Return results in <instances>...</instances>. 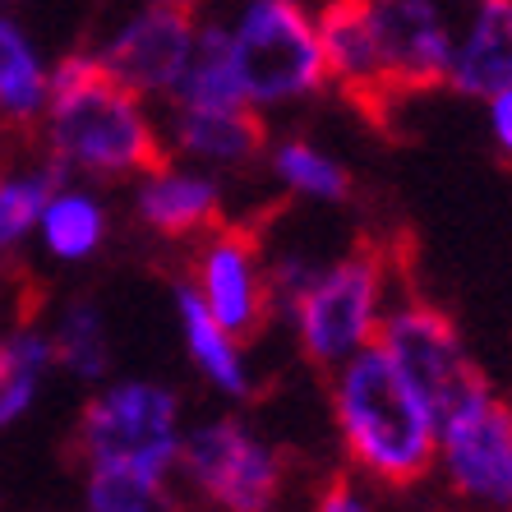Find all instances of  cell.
Here are the masks:
<instances>
[{
    "instance_id": "cell-1",
    "label": "cell",
    "mask_w": 512,
    "mask_h": 512,
    "mask_svg": "<svg viewBox=\"0 0 512 512\" xmlns=\"http://www.w3.org/2000/svg\"><path fill=\"white\" fill-rule=\"evenodd\" d=\"M42 143L65 171L97 180L148 176L171 157L167 130L148 116L143 97L120 84L93 51L65 56L51 70Z\"/></svg>"
},
{
    "instance_id": "cell-2",
    "label": "cell",
    "mask_w": 512,
    "mask_h": 512,
    "mask_svg": "<svg viewBox=\"0 0 512 512\" xmlns=\"http://www.w3.org/2000/svg\"><path fill=\"white\" fill-rule=\"evenodd\" d=\"M333 416L356 471L388 489L420 485L439 457L434 411L379 342L333 370Z\"/></svg>"
},
{
    "instance_id": "cell-3",
    "label": "cell",
    "mask_w": 512,
    "mask_h": 512,
    "mask_svg": "<svg viewBox=\"0 0 512 512\" xmlns=\"http://www.w3.org/2000/svg\"><path fill=\"white\" fill-rule=\"evenodd\" d=\"M227 33L250 107H282L328 84L319 24L300 0H245Z\"/></svg>"
},
{
    "instance_id": "cell-4",
    "label": "cell",
    "mask_w": 512,
    "mask_h": 512,
    "mask_svg": "<svg viewBox=\"0 0 512 512\" xmlns=\"http://www.w3.org/2000/svg\"><path fill=\"white\" fill-rule=\"evenodd\" d=\"M383 314H388V259L374 245H360L319 268V277L305 286V296L286 319L296 323L300 351L319 370H337L379 337Z\"/></svg>"
},
{
    "instance_id": "cell-5",
    "label": "cell",
    "mask_w": 512,
    "mask_h": 512,
    "mask_svg": "<svg viewBox=\"0 0 512 512\" xmlns=\"http://www.w3.org/2000/svg\"><path fill=\"white\" fill-rule=\"evenodd\" d=\"M74 443L84 466H130L143 476L171 480L180 457V402L162 383H107L84 406Z\"/></svg>"
},
{
    "instance_id": "cell-6",
    "label": "cell",
    "mask_w": 512,
    "mask_h": 512,
    "mask_svg": "<svg viewBox=\"0 0 512 512\" xmlns=\"http://www.w3.org/2000/svg\"><path fill=\"white\" fill-rule=\"evenodd\" d=\"M443 476L457 499L489 512L512 508V406L480 374L439 416Z\"/></svg>"
},
{
    "instance_id": "cell-7",
    "label": "cell",
    "mask_w": 512,
    "mask_h": 512,
    "mask_svg": "<svg viewBox=\"0 0 512 512\" xmlns=\"http://www.w3.org/2000/svg\"><path fill=\"white\" fill-rule=\"evenodd\" d=\"M176 471L217 512H273L282 494V457L250 425L222 416L180 434Z\"/></svg>"
},
{
    "instance_id": "cell-8",
    "label": "cell",
    "mask_w": 512,
    "mask_h": 512,
    "mask_svg": "<svg viewBox=\"0 0 512 512\" xmlns=\"http://www.w3.org/2000/svg\"><path fill=\"white\" fill-rule=\"evenodd\" d=\"M374 342L388 351V360L402 370V379L425 397V406L434 411V425L480 379V370L466 356L457 323L443 310L425 305V300H406V305L383 314Z\"/></svg>"
},
{
    "instance_id": "cell-9",
    "label": "cell",
    "mask_w": 512,
    "mask_h": 512,
    "mask_svg": "<svg viewBox=\"0 0 512 512\" xmlns=\"http://www.w3.org/2000/svg\"><path fill=\"white\" fill-rule=\"evenodd\" d=\"M194 291L213 319L231 337L250 342L273 319V296H268V263L254 231L245 227H213L194 250Z\"/></svg>"
},
{
    "instance_id": "cell-10",
    "label": "cell",
    "mask_w": 512,
    "mask_h": 512,
    "mask_svg": "<svg viewBox=\"0 0 512 512\" xmlns=\"http://www.w3.org/2000/svg\"><path fill=\"white\" fill-rule=\"evenodd\" d=\"M199 42V19L171 5H143L93 51L139 97H171L185 60Z\"/></svg>"
},
{
    "instance_id": "cell-11",
    "label": "cell",
    "mask_w": 512,
    "mask_h": 512,
    "mask_svg": "<svg viewBox=\"0 0 512 512\" xmlns=\"http://www.w3.org/2000/svg\"><path fill=\"white\" fill-rule=\"evenodd\" d=\"M370 24L397 102L448 79L457 33L439 0H370Z\"/></svg>"
},
{
    "instance_id": "cell-12",
    "label": "cell",
    "mask_w": 512,
    "mask_h": 512,
    "mask_svg": "<svg viewBox=\"0 0 512 512\" xmlns=\"http://www.w3.org/2000/svg\"><path fill=\"white\" fill-rule=\"evenodd\" d=\"M314 24H319L328 79L342 88L346 102H356L365 116L379 120L397 102V93L370 24V0H328Z\"/></svg>"
},
{
    "instance_id": "cell-13",
    "label": "cell",
    "mask_w": 512,
    "mask_h": 512,
    "mask_svg": "<svg viewBox=\"0 0 512 512\" xmlns=\"http://www.w3.org/2000/svg\"><path fill=\"white\" fill-rule=\"evenodd\" d=\"M134 217L162 240H194L222 227V180L199 167H153L139 176Z\"/></svg>"
},
{
    "instance_id": "cell-14",
    "label": "cell",
    "mask_w": 512,
    "mask_h": 512,
    "mask_svg": "<svg viewBox=\"0 0 512 512\" xmlns=\"http://www.w3.org/2000/svg\"><path fill=\"white\" fill-rule=\"evenodd\" d=\"M462 97H494L512 88V0H476V14L453 42L448 79Z\"/></svg>"
},
{
    "instance_id": "cell-15",
    "label": "cell",
    "mask_w": 512,
    "mask_h": 512,
    "mask_svg": "<svg viewBox=\"0 0 512 512\" xmlns=\"http://www.w3.org/2000/svg\"><path fill=\"white\" fill-rule=\"evenodd\" d=\"M171 153H185L190 162L208 167H250L268 148V125L259 107H217V111H185L171 107L167 120Z\"/></svg>"
},
{
    "instance_id": "cell-16",
    "label": "cell",
    "mask_w": 512,
    "mask_h": 512,
    "mask_svg": "<svg viewBox=\"0 0 512 512\" xmlns=\"http://www.w3.org/2000/svg\"><path fill=\"white\" fill-rule=\"evenodd\" d=\"M176 314L180 333H185V351L199 365V374L213 383L217 393L245 397L250 393V365H245V342L231 337L222 323L213 319V310L203 305V296L194 291V282L176 286Z\"/></svg>"
},
{
    "instance_id": "cell-17",
    "label": "cell",
    "mask_w": 512,
    "mask_h": 512,
    "mask_svg": "<svg viewBox=\"0 0 512 512\" xmlns=\"http://www.w3.org/2000/svg\"><path fill=\"white\" fill-rule=\"evenodd\" d=\"M171 107L185 111H217V107H250L245 84H240L236 56H231V33L217 24H199V42H194L185 70H180L176 88L167 97Z\"/></svg>"
},
{
    "instance_id": "cell-18",
    "label": "cell",
    "mask_w": 512,
    "mask_h": 512,
    "mask_svg": "<svg viewBox=\"0 0 512 512\" xmlns=\"http://www.w3.org/2000/svg\"><path fill=\"white\" fill-rule=\"evenodd\" d=\"M47 97L51 70L42 65L24 28L0 14V125H10V130L42 125Z\"/></svg>"
},
{
    "instance_id": "cell-19",
    "label": "cell",
    "mask_w": 512,
    "mask_h": 512,
    "mask_svg": "<svg viewBox=\"0 0 512 512\" xmlns=\"http://www.w3.org/2000/svg\"><path fill=\"white\" fill-rule=\"evenodd\" d=\"M51 365H56V342L37 323H19L10 333H0V429L28 416Z\"/></svg>"
},
{
    "instance_id": "cell-20",
    "label": "cell",
    "mask_w": 512,
    "mask_h": 512,
    "mask_svg": "<svg viewBox=\"0 0 512 512\" xmlns=\"http://www.w3.org/2000/svg\"><path fill=\"white\" fill-rule=\"evenodd\" d=\"M70 171L60 167L56 157H42L37 167H14L0 171V254L19 250L42 222L47 199L65 185Z\"/></svg>"
},
{
    "instance_id": "cell-21",
    "label": "cell",
    "mask_w": 512,
    "mask_h": 512,
    "mask_svg": "<svg viewBox=\"0 0 512 512\" xmlns=\"http://www.w3.org/2000/svg\"><path fill=\"white\" fill-rule=\"evenodd\" d=\"M37 231H42V245H47L56 259L79 263V259H88V254H97V245L107 240V213H102V203H97L93 194L74 190L70 180H65L47 199V208H42Z\"/></svg>"
},
{
    "instance_id": "cell-22",
    "label": "cell",
    "mask_w": 512,
    "mask_h": 512,
    "mask_svg": "<svg viewBox=\"0 0 512 512\" xmlns=\"http://www.w3.org/2000/svg\"><path fill=\"white\" fill-rule=\"evenodd\" d=\"M56 342V365H65L79 379H102L111 370V342H107V319L97 310V300L79 296L60 310V323L51 328Z\"/></svg>"
},
{
    "instance_id": "cell-23",
    "label": "cell",
    "mask_w": 512,
    "mask_h": 512,
    "mask_svg": "<svg viewBox=\"0 0 512 512\" xmlns=\"http://www.w3.org/2000/svg\"><path fill=\"white\" fill-rule=\"evenodd\" d=\"M273 176L282 180L296 199H314V203H342L351 194V176L337 157H328L323 148L305 139H286L273 148Z\"/></svg>"
},
{
    "instance_id": "cell-24",
    "label": "cell",
    "mask_w": 512,
    "mask_h": 512,
    "mask_svg": "<svg viewBox=\"0 0 512 512\" xmlns=\"http://www.w3.org/2000/svg\"><path fill=\"white\" fill-rule=\"evenodd\" d=\"M84 512H171V485L130 466H88Z\"/></svg>"
},
{
    "instance_id": "cell-25",
    "label": "cell",
    "mask_w": 512,
    "mask_h": 512,
    "mask_svg": "<svg viewBox=\"0 0 512 512\" xmlns=\"http://www.w3.org/2000/svg\"><path fill=\"white\" fill-rule=\"evenodd\" d=\"M314 512H374V508L365 503V494H360L351 480H328V485L319 489Z\"/></svg>"
},
{
    "instance_id": "cell-26",
    "label": "cell",
    "mask_w": 512,
    "mask_h": 512,
    "mask_svg": "<svg viewBox=\"0 0 512 512\" xmlns=\"http://www.w3.org/2000/svg\"><path fill=\"white\" fill-rule=\"evenodd\" d=\"M489 134L503 148V157H512V88L489 97Z\"/></svg>"
},
{
    "instance_id": "cell-27",
    "label": "cell",
    "mask_w": 512,
    "mask_h": 512,
    "mask_svg": "<svg viewBox=\"0 0 512 512\" xmlns=\"http://www.w3.org/2000/svg\"><path fill=\"white\" fill-rule=\"evenodd\" d=\"M148 5H171V10H190V14H199V5H208V0H148Z\"/></svg>"
}]
</instances>
